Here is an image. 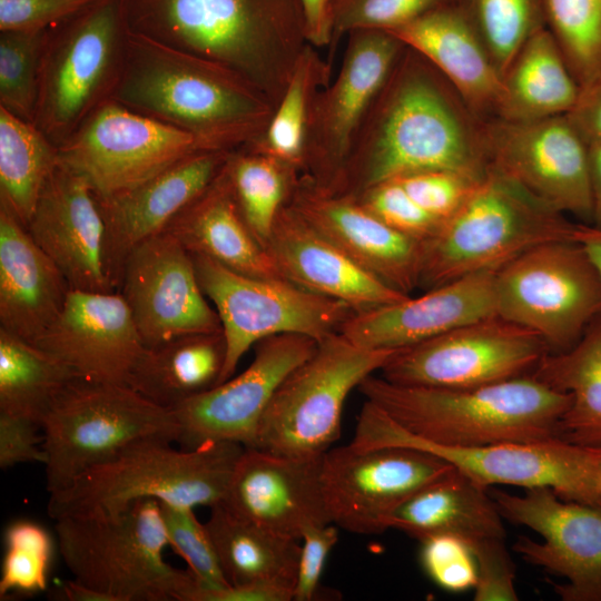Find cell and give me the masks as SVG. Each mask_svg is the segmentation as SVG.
Returning a JSON list of instances; mask_svg holds the SVG:
<instances>
[{
    "mask_svg": "<svg viewBox=\"0 0 601 601\" xmlns=\"http://www.w3.org/2000/svg\"><path fill=\"white\" fill-rule=\"evenodd\" d=\"M489 169L483 121L425 57L405 46L342 170L323 189L355 198L413 173L450 170L482 179Z\"/></svg>",
    "mask_w": 601,
    "mask_h": 601,
    "instance_id": "cell-1",
    "label": "cell"
},
{
    "mask_svg": "<svg viewBox=\"0 0 601 601\" xmlns=\"http://www.w3.org/2000/svg\"><path fill=\"white\" fill-rule=\"evenodd\" d=\"M127 31L220 65L278 105L308 43L299 0H119Z\"/></svg>",
    "mask_w": 601,
    "mask_h": 601,
    "instance_id": "cell-2",
    "label": "cell"
},
{
    "mask_svg": "<svg viewBox=\"0 0 601 601\" xmlns=\"http://www.w3.org/2000/svg\"><path fill=\"white\" fill-rule=\"evenodd\" d=\"M110 100L188 132L206 150L257 139L275 109L236 72L130 32Z\"/></svg>",
    "mask_w": 601,
    "mask_h": 601,
    "instance_id": "cell-3",
    "label": "cell"
},
{
    "mask_svg": "<svg viewBox=\"0 0 601 601\" xmlns=\"http://www.w3.org/2000/svg\"><path fill=\"white\" fill-rule=\"evenodd\" d=\"M357 390L410 434L459 447L555 439L571 403L569 393L532 374L466 388L401 385L372 374Z\"/></svg>",
    "mask_w": 601,
    "mask_h": 601,
    "instance_id": "cell-4",
    "label": "cell"
},
{
    "mask_svg": "<svg viewBox=\"0 0 601 601\" xmlns=\"http://www.w3.org/2000/svg\"><path fill=\"white\" fill-rule=\"evenodd\" d=\"M173 443L144 440L88 469L49 493V516L115 514L145 499L193 509L223 502L245 446L209 442L178 450Z\"/></svg>",
    "mask_w": 601,
    "mask_h": 601,
    "instance_id": "cell-5",
    "label": "cell"
},
{
    "mask_svg": "<svg viewBox=\"0 0 601 601\" xmlns=\"http://www.w3.org/2000/svg\"><path fill=\"white\" fill-rule=\"evenodd\" d=\"M58 546L75 581L107 601H185L195 581L164 559L168 540L159 502L139 500L115 514L55 520Z\"/></svg>",
    "mask_w": 601,
    "mask_h": 601,
    "instance_id": "cell-6",
    "label": "cell"
},
{
    "mask_svg": "<svg viewBox=\"0 0 601 601\" xmlns=\"http://www.w3.org/2000/svg\"><path fill=\"white\" fill-rule=\"evenodd\" d=\"M575 223L490 168L463 205L423 242L424 290L483 270H497L524 252L572 239Z\"/></svg>",
    "mask_w": 601,
    "mask_h": 601,
    "instance_id": "cell-7",
    "label": "cell"
},
{
    "mask_svg": "<svg viewBox=\"0 0 601 601\" xmlns=\"http://www.w3.org/2000/svg\"><path fill=\"white\" fill-rule=\"evenodd\" d=\"M127 35L119 0H93L46 30L32 122L55 146L110 100Z\"/></svg>",
    "mask_w": 601,
    "mask_h": 601,
    "instance_id": "cell-8",
    "label": "cell"
},
{
    "mask_svg": "<svg viewBox=\"0 0 601 601\" xmlns=\"http://www.w3.org/2000/svg\"><path fill=\"white\" fill-rule=\"evenodd\" d=\"M49 493L88 469L149 439L177 442L171 408L125 384L75 378L56 396L41 422Z\"/></svg>",
    "mask_w": 601,
    "mask_h": 601,
    "instance_id": "cell-9",
    "label": "cell"
},
{
    "mask_svg": "<svg viewBox=\"0 0 601 601\" xmlns=\"http://www.w3.org/2000/svg\"><path fill=\"white\" fill-rule=\"evenodd\" d=\"M370 349L341 333L317 343L274 393L259 422L253 447L297 459L316 460L341 436L348 394L394 354Z\"/></svg>",
    "mask_w": 601,
    "mask_h": 601,
    "instance_id": "cell-10",
    "label": "cell"
},
{
    "mask_svg": "<svg viewBox=\"0 0 601 601\" xmlns=\"http://www.w3.org/2000/svg\"><path fill=\"white\" fill-rule=\"evenodd\" d=\"M352 445L362 449L406 446L437 455L473 481L491 487H550L560 497L601 504L593 447L552 439L480 447L445 446L418 439L382 410L365 401L357 416Z\"/></svg>",
    "mask_w": 601,
    "mask_h": 601,
    "instance_id": "cell-11",
    "label": "cell"
},
{
    "mask_svg": "<svg viewBox=\"0 0 601 601\" xmlns=\"http://www.w3.org/2000/svg\"><path fill=\"white\" fill-rule=\"evenodd\" d=\"M496 315L536 333L549 353L574 346L601 316V282L573 239L538 245L495 272Z\"/></svg>",
    "mask_w": 601,
    "mask_h": 601,
    "instance_id": "cell-12",
    "label": "cell"
},
{
    "mask_svg": "<svg viewBox=\"0 0 601 601\" xmlns=\"http://www.w3.org/2000/svg\"><path fill=\"white\" fill-rule=\"evenodd\" d=\"M191 258L200 287L219 316L225 338V362L218 384L235 374L243 356L262 339L298 334L319 342L339 333L355 313L344 302L285 278L249 276L205 256Z\"/></svg>",
    "mask_w": 601,
    "mask_h": 601,
    "instance_id": "cell-13",
    "label": "cell"
},
{
    "mask_svg": "<svg viewBox=\"0 0 601 601\" xmlns=\"http://www.w3.org/2000/svg\"><path fill=\"white\" fill-rule=\"evenodd\" d=\"M548 353L536 333L495 315L395 351L381 376L410 386L477 387L532 374Z\"/></svg>",
    "mask_w": 601,
    "mask_h": 601,
    "instance_id": "cell-14",
    "label": "cell"
},
{
    "mask_svg": "<svg viewBox=\"0 0 601 601\" xmlns=\"http://www.w3.org/2000/svg\"><path fill=\"white\" fill-rule=\"evenodd\" d=\"M199 150L206 149L188 132L108 100L58 147V155L105 198Z\"/></svg>",
    "mask_w": 601,
    "mask_h": 601,
    "instance_id": "cell-15",
    "label": "cell"
},
{
    "mask_svg": "<svg viewBox=\"0 0 601 601\" xmlns=\"http://www.w3.org/2000/svg\"><path fill=\"white\" fill-rule=\"evenodd\" d=\"M490 168L563 215L591 223L589 144L566 115L483 121Z\"/></svg>",
    "mask_w": 601,
    "mask_h": 601,
    "instance_id": "cell-16",
    "label": "cell"
},
{
    "mask_svg": "<svg viewBox=\"0 0 601 601\" xmlns=\"http://www.w3.org/2000/svg\"><path fill=\"white\" fill-rule=\"evenodd\" d=\"M452 469L437 455L414 447H332L321 466L331 523L356 534H380L406 500Z\"/></svg>",
    "mask_w": 601,
    "mask_h": 601,
    "instance_id": "cell-17",
    "label": "cell"
},
{
    "mask_svg": "<svg viewBox=\"0 0 601 601\" xmlns=\"http://www.w3.org/2000/svg\"><path fill=\"white\" fill-rule=\"evenodd\" d=\"M503 516L536 532L541 541L520 536L513 550L528 563L566 580L552 583L563 601H601V504L560 497L550 487L524 494L491 490Z\"/></svg>",
    "mask_w": 601,
    "mask_h": 601,
    "instance_id": "cell-18",
    "label": "cell"
},
{
    "mask_svg": "<svg viewBox=\"0 0 601 601\" xmlns=\"http://www.w3.org/2000/svg\"><path fill=\"white\" fill-rule=\"evenodd\" d=\"M404 47L385 30L357 29L347 35L335 80L323 88L313 102L299 176L322 188L333 184L362 121Z\"/></svg>",
    "mask_w": 601,
    "mask_h": 601,
    "instance_id": "cell-19",
    "label": "cell"
},
{
    "mask_svg": "<svg viewBox=\"0 0 601 601\" xmlns=\"http://www.w3.org/2000/svg\"><path fill=\"white\" fill-rule=\"evenodd\" d=\"M146 347L194 333L221 331L197 278L190 253L168 231L137 244L118 286Z\"/></svg>",
    "mask_w": 601,
    "mask_h": 601,
    "instance_id": "cell-20",
    "label": "cell"
},
{
    "mask_svg": "<svg viewBox=\"0 0 601 601\" xmlns=\"http://www.w3.org/2000/svg\"><path fill=\"white\" fill-rule=\"evenodd\" d=\"M317 341L279 334L255 345L249 366L213 388L173 407L183 449L209 442L253 447L259 422L286 376L316 349Z\"/></svg>",
    "mask_w": 601,
    "mask_h": 601,
    "instance_id": "cell-21",
    "label": "cell"
},
{
    "mask_svg": "<svg viewBox=\"0 0 601 601\" xmlns=\"http://www.w3.org/2000/svg\"><path fill=\"white\" fill-rule=\"evenodd\" d=\"M27 229L71 289L115 292L107 229L89 181L59 161L40 194Z\"/></svg>",
    "mask_w": 601,
    "mask_h": 601,
    "instance_id": "cell-22",
    "label": "cell"
},
{
    "mask_svg": "<svg viewBox=\"0 0 601 601\" xmlns=\"http://www.w3.org/2000/svg\"><path fill=\"white\" fill-rule=\"evenodd\" d=\"M33 344L80 378L125 385L146 348L118 290L71 289L57 318Z\"/></svg>",
    "mask_w": 601,
    "mask_h": 601,
    "instance_id": "cell-23",
    "label": "cell"
},
{
    "mask_svg": "<svg viewBox=\"0 0 601 601\" xmlns=\"http://www.w3.org/2000/svg\"><path fill=\"white\" fill-rule=\"evenodd\" d=\"M286 204L392 288L411 295L420 286L423 242L391 228L355 198L329 193L298 176Z\"/></svg>",
    "mask_w": 601,
    "mask_h": 601,
    "instance_id": "cell-24",
    "label": "cell"
},
{
    "mask_svg": "<svg viewBox=\"0 0 601 601\" xmlns=\"http://www.w3.org/2000/svg\"><path fill=\"white\" fill-rule=\"evenodd\" d=\"M321 466L322 459L245 447L220 503L275 534L300 540L307 528L331 523Z\"/></svg>",
    "mask_w": 601,
    "mask_h": 601,
    "instance_id": "cell-25",
    "label": "cell"
},
{
    "mask_svg": "<svg viewBox=\"0 0 601 601\" xmlns=\"http://www.w3.org/2000/svg\"><path fill=\"white\" fill-rule=\"evenodd\" d=\"M495 272L474 273L416 297L354 313L339 333L361 347L397 351L495 316Z\"/></svg>",
    "mask_w": 601,
    "mask_h": 601,
    "instance_id": "cell-26",
    "label": "cell"
},
{
    "mask_svg": "<svg viewBox=\"0 0 601 601\" xmlns=\"http://www.w3.org/2000/svg\"><path fill=\"white\" fill-rule=\"evenodd\" d=\"M230 151H196L134 188L110 197H97L106 224L108 262L117 290L128 253L140 242L165 231L215 180Z\"/></svg>",
    "mask_w": 601,
    "mask_h": 601,
    "instance_id": "cell-27",
    "label": "cell"
},
{
    "mask_svg": "<svg viewBox=\"0 0 601 601\" xmlns=\"http://www.w3.org/2000/svg\"><path fill=\"white\" fill-rule=\"evenodd\" d=\"M388 32L425 57L480 120L499 117L503 77L464 0L437 6Z\"/></svg>",
    "mask_w": 601,
    "mask_h": 601,
    "instance_id": "cell-28",
    "label": "cell"
},
{
    "mask_svg": "<svg viewBox=\"0 0 601 601\" xmlns=\"http://www.w3.org/2000/svg\"><path fill=\"white\" fill-rule=\"evenodd\" d=\"M265 248L285 279L344 302L355 313L410 296L358 265L287 204L279 210Z\"/></svg>",
    "mask_w": 601,
    "mask_h": 601,
    "instance_id": "cell-29",
    "label": "cell"
},
{
    "mask_svg": "<svg viewBox=\"0 0 601 601\" xmlns=\"http://www.w3.org/2000/svg\"><path fill=\"white\" fill-rule=\"evenodd\" d=\"M71 290L27 227L0 201V328L35 343Z\"/></svg>",
    "mask_w": 601,
    "mask_h": 601,
    "instance_id": "cell-30",
    "label": "cell"
},
{
    "mask_svg": "<svg viewBox=\"0 0 601 601\" xmlns=\"http://www.w3.org/2000/svg\"><path fill=\"white\" fill-rule=\"evenodd\" d=\"M191 254L238 273L284 278L274 259L247 226L226 164L209 187L166 228Z\"/></svg>",
    "mask_w": 601,
    "mask_h": 601,
    "instance_id": "cell-31",
    "label": "cell"
},
{
    "mask_svg": "<svg viewBox=\"0 0 601 601\" xmlns=\"http://www.w3.org/2000/svg\"><path fill=\"white\" fill-rule=\"evenodd\" d=\"M486 487L452 469L406 500L388 519L387 528L418 540L459 536L470 544L504 539L505 529Z\"/></svg>",
    "mask_w": 601,
    "mask_h": 601,
    "instance_id": "cell-32",
    "label": "cell"
},
{
    "mask_svg": "<svg viewBox=\"0 0 601 601\" xmlns=\"http://www.w3.org/2000/svg\"><path fill=\"white\" fill-rule=\"evenodd\" d=\"M205 522L220 568L230 585H269L293 594L300 540L275 534L228 510L209 508Z\"/></svg>",
    "mask_w": 601,
    "mask_h": 601,
    "instance_id": "cell-33",
    "label": "cell"
},
{
    "mask_svg": "<svg viewBox=\"0 0 601 601\" xmlns=\"http://www.w3.org/2000/svg\"><path fill=\"white\" fill-rule=\"evenodd\" d=\"M225 354L223 331L180 335L146 347L127 385L149 401L173 408L218 384Z\"/></svg>",
    "mask_w": 601,
    "mask_h": 601,
    "instance_id": "cell-34",
    "label": "cell"
},
{
    "mask_svg": "<svg viewBox=\"0 0 601 601\" xmlns=\"http://www.w3.org/2000/svg\"><path fill=\"white\" fill-rule=\"evenodd\" d=\"M580 85L556 40L543 26L516 53L503 75V99L497 118L535 120L566 115Z\"/></svg>",
    "mask_w": 601,
    "mask_h": 601,
    "instance_id": "cell-35",
    "label": "cell"
},
{
    "mask_svg": "<svg viewBox=\"0 0 601 601\" xmlns=\"http://www.w3.org/2000/svg\"><path fill=\"white\" fill-rule=\"evenodd\" d=\"M532 375L571 395V403L559 420L555 439L583 447H601V316L574 346L561 353H548Z\"/></svg>",
    "mask_w": 601,
    "mask_h": 601,
    "instance_id": "cell-36",
    "label": "cell"
},
{
    "mask_svg": "<svg viewBox=\"0 0 601 601\" xmlns=\"http://www.w3.org/2000/svg\"><path fill=\"white\" fill-rule=\"evenodd\" d=\"M75 378L58 358L0 328V412L41 425L56 396Z\"/></svg>",
    "mask_w": 601,
    "mask_h": 601,
    "instance_id": "cell-37",
    "label": "cell"
},
{
    "mask_svg": "<svg viewBox=\"0 0 601 601\" xmlns=\"http://www.w3.org/2000/svg\"><path fill=\"white\" fill-rule=\"evenodd\" d=\"M59 161L58 147L33 122L0 107V201L26 227Z\"/></svg>",
    "mask_w": 601,
    "mask_h": 601,
    "instance_id": "cell-38",
    "label": "cell"
},
{
    "mask_svg": "<svg viewBox=\"0 0 601 601\" xmlns=\"http://www.w3.org/2000/svg\"><path fill=\"white\" fill-rule=\"evenodd\" d=\"M331 60L324 59L317 48L307 43L266 130L244 146L277 159L299 176L313 102L331 82Z\"/></svg>",
    "mask_w": 601,
    "mask_h": 601,
    "instance_id": "cell-39",
    "label": "cell"
},
{
    "mask_svg": "<svg viewBox=\"0 0 601 601\" xmlns=\"http://www.w3.org/2000/svg\"><path fill=\"white\" fill-rule=\"evenodd\" d=\"M227 174L240 213L263 247L298 177L277 159L242 146L230 151Z\"/></svg>",
    "mask_w": 601,
    "mask_h": 601,
    "instance_id": "cell-40",
    "label": "cell"
},
{
    "mask_svg": "<svg viewBox=\"0 0 601 601\" xmlns=\"http://www.w3.org/2000/svg\"><path fill=\"white\" fill-rule=\"evenodd\" d=\"M545 26L580 87L601 76V0H541Z\"/></svg>",
    "mask_w": 601,
    "mask_h": 601,
    "instance_id": "cell-41",
    "label": "cell"
},
{
    "mask_svg": "<svg viewBox=\"0 0 601 601\" xmlns=\"http://www.w3.org/2000/svg\"><path fill=\"white\" fill-rule=\"evenodd\" d=\"M471 18L502 77L510 63L541 27V0H464Z\"/></svg>",
    "mask_w": 601,
    "mask_h": 601,
    "instance_id": "cell-42",
    "label": "cell"
},
{
    "mask_svg": "<svg viewBox=\"0 0 601 601\" xmlns=\"http://www.w3.org/2000/svg\"><path fill=\"white\" fill-rule=\"evenodd\" d=\"M46 30L0 31V107L31 122Z\"/></svg>",
    "mask_w": 601,
    "mask_h": 601,
    "instance_id": "cell-43",
    "label": "cell"
},
{
    "mask_svg": "<svg viewBox=\"0 0 601 601\" xmlns=\"http://www.w3.org/2000/svg\"><path fill=\"white\" fill-rule=\"evenodd\" d=\"M6 551L0 577V597L33 593L47 588L52 540L38 523L13 522L6 530Z\"/></svg>",
    "mask_w": 601,
    "mask_h": 601,
    "instance_id": "cell-44",
    "label": "cell"
},
{
    "mask_svg": "<svg viewBox=\"0 0 601 601\" xmlns=\"http://www.w3.org/2000/svg\"><path fill=\"white\" fill-rule=\"evenodd\" d=\"M159 506L168 546L184 559L198 583L211 589L230 585L206 525L199 522L194 509L166 502H159Z\"/></svg>",
    "mask_w": 601,
    "mask_h": 601,
    "instance_id": "cell-45",
    "label": "cell"
},
{
    "mask_svg": "<svg viewBox=\"0 0 601 601\" xmlns=\"http://www.w3.org/2000/svg\"><path fill=\"white\" fill-rule=\"evenodd\" d=\"M452 0H333L332 55L343 36L357 29L391 31Z\"/></svg>",
    "mask_w": 601,
    "mask_h": 601,
    "instance_id": "cell-46",
    "label": "cell"
},
{
    "mask_svg": "<svg viewBox=\"0 0 601 601\" xmlns=\"http://www.w3.org/2000/svg\"><path fill=\"white\" fill-rule=\"evenodd\" d=\"M355 199L391 228L422 242L442 224L421 208L395 179L376 184Z\"/></svg>",
    "mask_w": 601,
    "mask_h": 601,
    "instance_id": "cell-47",
    "label": "cell"
},
{
    "mask_svg": "<svg viewBox=\"0 0 601 601\" xmlns=\"http://www.w3.org/2000/svg\"><path fill=\"white\" fill-rule=\"evenodd\" d=\"M420 561L426 575L441 589L464 592L476 583L472 545L454 535L441 534L421 541Z\"/></svg>",
    "mask_w": 601,
    "mask_h": 601,
    "instance_id": "cell-48",
    "label": "cell"
},
{
    "mask_svg": "<svg viewBox=\"0 0 601 601\" xmlns=\"http://www.w3.org/2000/svg\"><path fill=\"white\" fill-rule=\"evenodd\" d=\"M395 180L421 208L443 223L457 211L481 179L450 170H425Z\"/></svg>",
    "mask_w": 601,
    "mask_h": 601,
    "instance_id": "cell-49",
    "label": "cell"
},
{
    "mask_svg": "<svg viewBox=\"0 0 601 601\" xmlns=\"http://www.w3.org/2000/svg\"><path fill=\"white\" fill-rule=\"evenodd\" d=\"M472 545L476 561L475 601H515V565L504 539H485Z\"/></svg>",
    "mask_w": 601,
    "mask_h": 601,
    "instance_id": "cell-50",
    "label": "cell"
},
{
    "mask_svg": "<svg viewBox=\"0 0 601 601\" xmlns=\"http://www.w3.org/2000/svg\"><path fill=\"white\" fill-rule=\"evenodd\" d=\"M93 0H0V31H41Z\"/></svg>",
    "mask_w": 601,
    "mask_h": 601,
    "instance_id": "cell-51",
    "label": "cell"
},
{
    "mask_svg": "<svg viewBox=\"0 0 601 601\" xmlns=\"http://www.w3.org/2000/svg\"><path fill=\"white\" fill-rule=\"evenodd\" d=\"M338 526L333 523L307 528L302 538L294 601H312L321 589L319 580L332 549L338 541Z\"/></svg>",
    "mask_w": 601,
    "mask_h": 601,
    "instance_id": "cell-52",
    "label": "cell"
},
{
    "mask_svg": "<svg viewBox=\"0 0 601 601\" xmlns=\"http://www.w3.org/2000/svg\"><path fill=\"white\" fill-rule=\"evenodd\" d=\"M41 425L20 416L0 412V467L23 463H46Z\"/></svg>",
    "mask_w": 601,
    "mask_h": 601,
    "instance_id": "cell-53",
    "label": "cell"
},
{
    "mask_svg": "<svg viewBox=\"0 0 601 601\" xmlns=\"http://www.w3.org/2000/svg\"><path fill=\"white\" fill-rule=\"evenodd\" d=\"M566 116L588 144L601 142V76L580 87Z\"/></svg>",
    "mask_w": 601,
    "mask_h": 601,
    "instance_id": "cell-54",
    "label": "cell"
},
{
    "mask_svg": "<svg viewBox=\"0 0 601 601\" xmlns=\"http://www.w3.org/2000/svg\"><path fill=\"white\" fill-rule=\"evenodd\" d=\"M305 33L315 48L329 47L332 40L333 0H299Z\"/></svg>",
    "mask_w": 601,
    "mask_h": 601,
    "instance_id": "cell-55",
    "label": "cell"
},
{
    "mask_svg": "<svg viewBox=\"0 0 601 601\" xmlns=\"http://www.w3.org/2000/svg\"><path fill=\"white\" fill-rule=\"evenodd\" d=\"M572 239L584 249L601 282V226L575 223Z\"/></svg>",
    "mask_w": 601,
    "mask_h": 601,
    "instance_id": "cell-56",
    "label": "cell"
},
{
    "mask_svg": "<svg viewBox=\"0 0 601 601\" xmlns=\"http://www.w3.org/2000/svg\"><path fill=\"white\" fill-rule=\"evenodd\" d=\"M590 185L592 219L590 224L601 226V142L589 144Z\"/></svg>",
    "mask_w": 601,
    "mask_h": 601,
    "instance_id": "cell-57",
    "label": "cell"
},
{
    "mask_svg": "<svg viewBox=\"0 0 601 601\" xmlns=\"http://www.w3.org/2000/svg\"><path fill=\"white\" fill-rule=\"evenodd\" d=\"M60 590L65 599L69 601H107L104 595L73 579L62 583Z\"/></svg>",
    "mask_w": 601,
    "mask_h": 601,
    "instance_id": "cell-58",
    "label": "cell"
},
{
    "mask_svg": "<svg viewBox=\"0 0 601 601\" xmlns=\"http://www.w3.org/2000/svg\"><path fill=\"white\" fill-rule=\"evenodd\" d=\"M594 451H595L597 476H598V481L601 487V447H594Z\"/></svg>",
    "mask_w": 601,
    "mask_h": 601,
    "instance_id": "cell-59",
    "label": "cell"
}]
</instances>
